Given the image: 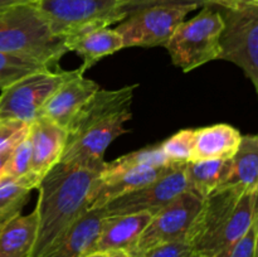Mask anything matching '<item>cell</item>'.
<instances>
[{
  "mask_svg": "<svg viewBox=\"0 0 258 257\" xmlns=\"http://www.w3.org/2000/svg\"><path fill=\"white\" fill-rule=\"evenodd\" d=\"M136 85L117 90H98L67 128L60 163L103 169L106 149L126 133L125 123L131 118Z\"/></svg>",
  "mask_w": 258,
  "mask_h": 257,
  "instance_id": "cell-2",
  "label": "cell"
},
{
  "mask_svg": "<svg viewBox=\"0 0 258 257\" xmlns=\"http://www.w3.org/2000/svg\"><path fill=\"white\" fill-rule=\"evenodd\" d=\"M32 143V174L42 179L59 161L64 149L67 131L45 117H39L29 125Z\"/></svg>",
  "mask_w": 258,
  "mask_h": 257,
  "instance_id": "cell-16",
  "label": "cell"
},
{
  "mask_svg": "<svg viewBox=\"0 0 258 257\" xmlns=\"http://www.w3.org/2000/svg\"><path fill=\"white\" fill-rule=\"evenodd\" d=\"M219 188H237L242 191L258 190V138L242 136L238 149L229 159V170Z\"/></svg>",
  "mask_w": 258,
  "mask_h": 257,
  "instance_id": "cell-19",
  "label": "cell"
},
{
  "mask_svg": "<svg viewBox=\"0 0 258 257\" xmlns=\"http://www.w3.org/2000/svg\"><path fill=\"white\" fill-rule=\"evenodd\" d=\"M37 236L35 209L0 223V257H27Z\"/></svg>",
  "mask_w": 258,
  "mask_h": 257,
  "instance_id": "cell-20",
  "label": "cell"
},
{
  "mask_svg": "<svg viewBox=\"0 0 258 257\" xmlns=\"http://www.w3.org/2000/svg\"><path fill=\"white\" fill-rule=\"evenodd\" d=\"M188 190L202 199L223 184L229 170V159H204L189 161L184 166Z\"/></svg>",
  "mask_w": 258,
  "mask_h": 257,
  "instance_id": "cell-21",
  "label": "cell"
},
{
  "mask_svg": "<svg viewBox=\"0 0 258 257\" xmlns=\"http://www.w3.org/2000/svg\"><path fill=\"white\" fill-rule=\"evenodd\" d=\"M203 204V199L193 191L179 194L168 206L154 214L141 233L131 256L148 251L151 247L169 242H180L188 238L189 231Z\"/></svg>",
  "mask_w": 258,
  "mask_h": 257,
  "instance_id": "cell-10",
  "label": "cell"
},
{
  "mask_svg": "<svg viewBox=\"0 0 258 257\" xmlns=\"http://www.w3.org/2000/svg\"><path fill=\"white\" fill-rule=\"evenodd\" d=\"M106 209H87L40 257H82L91 251L100 234Z\"/></svg>",
  "mask_w": 258,
  "mask_h": 257,
  "instance_id": "cell-14",
  "label": "cell"
},
{
  "mask_svg": "<svg viewBox=\"0 0 258 257\" xmlns=\"http://www.w3.org/2000/svg\"><path fill=\"white\" fill-rule=\"evenodd\" d=\"M73 71L50 68L38 71L15 81L0 95V121L15 120L34 122L54 91L72 75Z\"/></svg>",
  "mask_w": 258,
  "mask_h": 257,
  "instance_id": "cell-7",
  "label": "cell"
},
{
  "mask_svg": "<svg viewBox=\"0 0 258 257\" xmlns=\"http://www.w3.org/2000/svg\"><path fill=\"white\" fill-rule=\"evenodd\" d=\"M258 190L218 188L203 199L186 242L207 257H224L258 221Z\"/></svg>",
  "mask_w": 258,
  "mask_h": 257,
  "instance_id": "cell-3",
  "label": "cell"
},
{
  "mask_svg": "<svg viewBox=\"0 0 258 257\" xmlns=\"http://www.w3.org/2000/svg\"><path fill=\"white\" fill-rule=\"evenodd\" d=\"M102 169L60 163L37 185V236L27 257H40L90 207V197Z\"/></svg>",
  "mask_w": 258,
  "mask_h": 257,
  "instance_id": "cell-1",
  "label": "cell"
},
{
  "mask_svg": "<svg viewBox=\"0 0 258 257\" xmlns=\"http://www.w3.org/2000/svg\"><path fill=\"white\" fill-rule=\"evenodd\" d=\"M170 166H141L111 175L100 174L91 193L88 209L101 208L112 199L136 190L146 184L153 183L163 174H165Z\"/></svg>",
  "mask_w": 258,
  "mask_h": 257,
  "instance_id": "cell-13",
  "label": "cell"
},
{
  "mask_svg": "<svg viewBox=\"0 0 258 257\" xmlns=\"http://www.w3.org/2000/svg\"><path fill=\"white\" fill-rule=\"evenodd\" d=\"M30 168H32V143L28 130V133L22 136L13 148L9 160L5 165L4 175L13 176V178H25L33 175Z\"/></svg>",
  "mask_w": 258,
  "mask_h": 257,
  "instance_id": "cell-26",
  "label": "cell"
},
{
  "mask_svg": "<svg viewBox=\"0 0 258 257\" xmlns=\"http://www.w3.org/2000/svg\"><path fill=\"white\" fill-rule=\"evenodd\" d=\"M68 52L66 38L53 33L34 3L0 12V53L37 60L52 67Z\"/></svg>",
  "mask_w": 258,
  "mask_h": 257,
  "instance_id": "cell-4",
  "label": "cell"
},
{
  "mask_svg": "<svg viewBox=\"0 0 258 257\" xmlns=\"http://www.w3.org/2000/svg\"><path fill=\"white\" fill-rule=\"evenodd\" d=\"M219 12L223 18L219 59L242 68L258 90V7L237 10L219 8Z\"/></svg>",
  "mask_w": 258,
  "mask_h": 257,
  "instance_id": "cell-8",
  "label": "cell"
},
{
  "mask_svg": "<svg viewBox=\"0 0 258 257\" xmlns=\"http://www.w3.org/2000/svg\"><path fill=\"white\" fill-rule=\"evenodd\" d=\"M223 18L214 5H204L194 18L184 20L165 45L171 62L184 72H190L211 60L219 59V37Z\"/></svg>",
  "mask_w": 258,
  "mask_h": 257,
  "instance_id": "cell-5",
  "label": "cell"
},
{
  "mask_svg": "<svg viewBox=\"0 0 258 257\" xmlns=\"http://www.w3.org/2000/svg\"><path fill=\"white\" fill-rule=\"evenodd\" d=\"M85 72L81 67L73 70L72 75L45 102L40 117L48 118L67 131L81 108L100 90L98 83L83 76Z\"/></svg>",
  "mask_w": 258,
  "mask_h": 257,
  "instance_id": "cell-12",
  "label": "cell"
},
{
  "mask_svg": "<svg viewBox=\"0 0 258 257\" xmlns=\"http://www.w3.org/2000/svg\"><path fill=\"white\" fill-rule=\"evenodd\" d=\"M173 165L168 161L160 148V144L148 148L140 149V150L133 151L121 158L115 159L113 161L106 163L101 174L111 175V174L120 173V171L128 170V169L141 168V166H165Z\"/></svg>",
  "mask_w": 258,
  "mask_h": 257,
  "instance_id": "cell-23",
  "label": "cell"
},
{
  "mask_svg": "<svg viewBox=\"0 0 258 257\" xmlns=\"http://www.w3.org/2000/svg\"><path fill=\"white\" fill-rule=\"evenodd\" d=\"M193 252V248L188 242L180 241L169 242V243L151 247L148 251L133 257H190Z\"/></svg>",
  "mask_w": 258,
  "mask_h": 257,
  "instance_id": "cell-28",
  "label": "cell"
},
{
  "mask_svg": "<svg viewBox=\"0 0 258 257\" xmlns=\"http://www.w3.org/2000/svg\"><path fill=\"white\" fill-rule=\"evenodd\" d=\"M151 217L153 214L149 212L107 216L103 219L100 234L90 252L125 251L130 253L135 248Z\"/></svg>",
  "mask_w": 258,
  "mask_h": 257,
  "instance_id": "cell-15",
  "label": "cell"
},
{
  "mask_svg": "<svg viewBox=\"0 0 258 257\" xmlns=\"http://www.w3.org/2000/svg\"><path fill=\"white\" fill-rule=\"evenodd\" d=\"M34 3L50 29L63 38L120 23V0H38Z\"/></svg>",
  "mask_w": 258,
  "mask_h": 257,
  "instance_id": "cell-6",
  "label": "cell"
},
{
  "mask_svg": "<svg viewBox=\"0 0 258 257\" xmlns=\"http://www.w3.org/2000/svg\"><path fill=\"white\" fill-rule=\"evenodd\" d=\"M185 164H174L165 174L153 183L112 199L103 206L107 216L149 212L154 216L168 206L179 194L188 190Z\"/></svg>",
  "mask_w": 258,
  "mask_h": 257,
  "instance_id": "cell-11",
  "label": "cell"
},
{
  "mask_svg": "<svg viewBox=\"0 0 258 257\" xmlns=\"http://www.w3.org/2000/svg\"><path fill=\"white\" fill-rule=\"evenodd\" d=\"M82 257H115L112 251H92Z\"/></svg>",
  "mask_w": 258,
  "mask_h": 257,
  "instance_id": "cell-34",
  "label": "cell"
},
{
  "mask_svg": "<svg viewBox=\"0 0 258 257\" xmlns=\"http://www.w3.org/2000/svg\"><path fill=\"white\" fill-rule=\"evenodd\" d=\"M68 52H75L82 59L81 68L87 71L106 55L122 49V38L108 27L95 28L66 38Z\"/></svg>",
  "mask_w": 258,
  "mask_h": 257,
  "instance_id": "cell-17",
  "label": "cell"
},
{
  "mask_svg": "<svg viewBox=\"0 0 258 257\" xmlns=\"http://www.w3.org/2000/svg\"><path fill=\"white\" fill-rule=\"evenodd\" d=\"M209 5L222 9H244V8L258 7V0H208Z\"/></svg>",
  "mask_w": 258,
  "mask_h": 257,
  "instance_id": "cell-31",
  "label": "cell"
},
{
  "mask_svg": "<svg viewBox=\"0 0 258 257\" xmlns=\"http://www.w3.org/2000/svg\"><path fill=\"white\" fill-rule=\"evenodd\" d=\"M30 0H0V12H4L8 8L13 7V5L20 4V3H27Z\"/></svg>",
  "mask_w": 258,
  "mask_h": 257,
  "instance_id": "cell-33",
  "label": "cell"
},
{
  "mask_svg": "<svg viewBox=\"0 0 258 257\" xmlns=\"http://www.w3.org/2000/svg\"><path fill=\"white\" fill-rule=\"evenodd\" d=\"M112 252L113 254H115V257H133L128 252H125V251H112Z\"/></svg>",
  "mask_w": 258,
  "mask_h": 257,
  "instance_id": "cell-35",
  "label": "cell"
},
{
  "mask_svg": "<svg viewBox=\"0 0 258 257\" xmlns=\"http://www.w3.org/2000/svg\"><path fill=\"white\" fill-rule=\"evenodd\" d=\"M194 4L199 8L209 5L208 0H120V13L125 19L131 13L155 5H186Z\"/></svg>",
  "mask_w": 258,
  "mask_h": 257,
  "instance_id": "cell-27",
  "label": "cell"
},
{
  "mask_svg": "<svg viewBox=\"0 0 258 257\" xmlns=\"http://www.w3.org/2000/svg\"><path fill=\"white\" fill-rule=\"evenodd\" d=\"M24 135H25V134H24ZM24 135H23V136H24ZM17 141H14V143H10V144H8V145L0 148V176L4 175L5 165H7L8 160H9L10 154H12L13 148H14V145L17 144Z\"/></svg>",
  "mask_w": 258,
  "mask_h": 257,
  "instance_id": "cell-32",
  "label": "cell"
},
{
  "mask_svg": "<svg viewBox=\"0 0 258 257\" xmlns=\"http://www.w3.org/2000/svg\"><path fill=\"white\" fill-rule=\"evenodd\" d=\"M29 130V123L22 121H0V148L19 140Z\"/></svg>",
  "mask_w": 258,
  "mask_h": 257,
  "instance_id": "cell-30",
  "label": "cell"
},
{
  "mask_svg": "<svg viewBox=\"0 0 258 257\" xmlns=\"http://www.w3.org/2000/svg\"><path fill=\"white\" fill-rule=\"evenodd\" d=\"M198 5H155L131 13L121 20L116 32L122 38L123 48L164 47L185 17Z\"/></svg>",
  "mask_w": 258,
  "mask_h": 257,
  "instance_id": "cell-9",
  "label": "cell"
},
{
  "mask_svg": "<svg viewBox=\"0 0 258 257\" xmlns=\"http://www.w3.org/2000/svg\"><path fill=\"white\" fill-rule=\"evenodd\" d=\"M258 238V221L254 222L251 228L231 247L224 257H256Z\"/></svg>",
  "mask_w": 258,
  "mask_h": 257,
  "instance_id": "cell-29",
  "label": "cell"
},
{
  "mask_svg": "<svg viewBox=\"0 0 258 257\" xmlns=\"http://www.w3.org/2000/svg\"><path fill=\"white\" fill-rule=\"evenodd\" d=\"M39 181L33 175L25 178L0 176V223L20 214L27 204L30 191L37 189Z\"/></svg>",
  "mask_w": 258,
  "mask_h": 257,
  "instance_id": "cell-22",
  "label": "cell"
},
{
  "mask_svg": "<svg viewBox=\"0 0 258 257\" xmlns=\"http://www.w3.org/2000/svg\"><path fill=\"white\" fill-rule=\"evenodd\" d=\"M30 2H38V0H30Z\"/></svg>",
  "mask_w": 258,
  "mask_h": 257,
  "instance_id": "cell-37",
  "label": "cell"
},
{
  "mask_svg": "<svg viewBox=\"0 0 258 257\" xmlns=\"http://www.w3.org/2000/svg\"><path fill=\"white\" fill-rule=\"evenodd\" d=\"M242 135L228 123H217L194 130L193 160L231 159L238 149Z\"/></svg>",
  "mask_w": 258,
  "mask_h": 257,
  "instance_id": "cell-18",
  "label": "cell"
},
{
  "mask_svg": "<svg viewBox=\"0 0 258 257\" xmlns=\"http://www.w3.org/2000/svg\"><path fill=\"white\" fill-rule=\"evenodd\" d=\"M47 68L49 67L37 60L0 53V90H4L24 76Z\"/></svg>",
  "mask_w": 258,
  "mask_h": 257,
  "instance_id": "cell-24",
  "label": "cell"
},
{
  "mask_svg": "<svg viewBox=\"0 0 258 257\" xmlns=\"http://www.w3.org/2000/svg\"><path fill=\"white\" fill-rule=\"evenodd\" d=\"M164 155L170 164H186L191 161L194 148V130L184 128L160 144Z\"/></svg>",
  "mask_w": 258,
  "mask_h": 257,
  "instance_id": "cell-25",
  "label": "cell"
},
{
  "mask_svg": "<svg viewBox=\"0 0 258 257\" xmlns=\"http://www.w3.org/2000/svg\"><path fill=\"white\" fill-rule=\"evenodd\" d=\"M190 257H207V256H203V254H201V253H197V252H193V253L190 254Z\"/></svg>",
  "mask_w": 258,
  "mask_h": 257,
  "instance_id": "cell-36",
  "label": "cell"
}]
</instances>
